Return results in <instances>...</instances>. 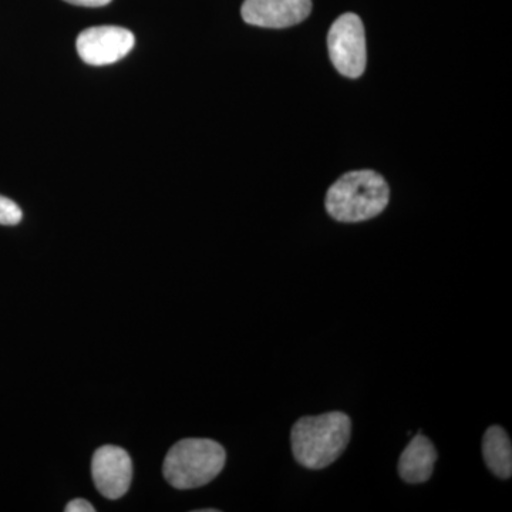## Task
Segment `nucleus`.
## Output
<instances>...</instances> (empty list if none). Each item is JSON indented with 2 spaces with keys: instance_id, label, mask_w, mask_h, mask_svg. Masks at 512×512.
<instances>
[{
  "instance_id": "1",
  "label": "nucleus",
  "mask_w": 512,
  "mask_h": 512,
  "mask_svg": "<svg viewBox=\"0 0 512 512\" xmlns=\"http://www.w3.org/2000/svg\"><path fill=\"white\" fill-rule=\"evenodd\" d=\"M350 436L352 421L348 414L330 412L302 417L291 431L293 457L302 467L322 470L342 456Z\"/></svg>"
},
{
  "instance_id": "2",
  "label": "nucleus",
  "mask_w": 512,
  "mask_h": 512,
  "mask_svg": "<svg viewBox=\"0 0 512 512\" xmlns=\"http://www.w3.org/2000/svg\"><path fill=\"white\" fill-rule=\"evenodd\" d=\"M390 188L375 171H352L340 177L326 194V211L339 222H362L382 214Z\"/></svg>"
},
{
  "instance_id": "3",
  "label": "nucleus",
  "mask_w": 512,
  "mask_h": 512,
  "mask_svg": "<svg viewBox=\"0 0 512 512\" xmlns=\"http://www.w3.org/2000/svg\"><path fill=\"white\" fill-rule=\"evenodd\" d=\"M227 454L224 447L210 439L178 441L165 456L163 473L177 490L204 487L220 476Z\"/></svg>"
},
{
  "instance_id": "4",
  "label": "nucleus",
  "mask_w": 512,
  "mask_h": 512,
  "mask_svg": "<svg viewBox=\"0 0 512 512\" xmlns=\"http://www.w3.org/2000/svg\"><path fill=\"white\" fill-rule=\"evenodd\" d=\"M328 49L333 66L343 76L357 79L366 69V33L362 19L355 13L340 16L328 35Z\"/></svg>"
},
{
  "instance_id": "5",
  "label": "nucleus",
  "mask_w": 512,
  "mask_h": 512,
  "mask_svg": "<svg viewBox=\"0 0 512 512\" xmlns=\"http://www.w3.org/2000/svg\"><path fill=\"white\" fill-rule=\"evenodd\" d=\"M136 39L130 30L119 26H96L83 30L77 37V53L84 63L106 66L126 57Z\"/></svg>"
},
{
  "instance_id": "6",
  "label": "nucleus",
  "mask_w": 512,
  "mask_h": 512,
  "mask_svg": "<svg viewBox=\"0 0 512 512\" xmlns=\"http://www.w3.org/2000/svg\"><path fill=\"white\" fill-rule=\"evenodd\" d=\"M92 477L97 490L109 500L123 497L133 478V463L126 450L104 446L94 453Z\"/></svg>"
},
{
  "instance_id": "7",
  "label": "nucleus",
  "mask_w": 512,
  "mask_h": 512,
  "mask_svg": "<svg viewBox=\"0 0 512 512\" xmlns=\"http://www.w3.org/2000/svg\"><path fill=\"white\" fill-rule=\"evenodd\" d=\"M312 12V0H245L242 19L258 28L285 29L299 25Z\"/></svg>"
},
{
  "instance_id": "8",
  "label": "nucleus",
  "mask_w": 512,
  "mask_h": 512,
  "mask_svg": "<svg viewBox=\"0 0 512 512\" xmlns=\"http://www.w3.org/2000/svg\"><path fill=\"white\" fill-rule=\"evenodd\" d=\"M439 454L430 439L419 433L404 448L399 460V474L409 484L426 483L433 476Z\"/></svg>"
},
{
  "instance_id": "9",
  "label": "nucleus",
  "mask_w": 512,
  "mask_h": 512,
  "mask_svg": "<svg viewBox=\"0 0 512 512\" xmlns=\"http://www.w3.org/2000/svg\"><path fill=\"white\" fill-rule=\"evenodd\" d=\"M483 457L491 473L508 480L512 474V446L507 431L491 426L483 437Z\"/></svg>"
},
{
  "instance_id": "10",
  "label": "nucleus",
  "mask_w": 512,
  "mask_h": 512,
  "mask_svg": "<svg viewBox=\"0 0 512 512\" xmlns=\"http://www.w3.org/2000/svg\"><path fill=\"white\" fill-rule=\"evenodd\" d=\"M23 212L15 201L0 195V225H18Z\"/></svg>"
},
{
  "instance_id": "11",
  "label": "nucleus",
  "mask_w": 512,
  "mask_h": 512,
  "mask_svg": "<svg viewBox=\"0 0 512 512\" xmlns=\"http://www.w3.org/2000/svg\"><path fill=\"white\" fill-rule=\"evenodd\" d=\"M66 512H94L96 508L93 507L89 501L83 500V498H76V500L70 501L67 507L64 508Z\"/></svg>"
},
{
  "instance_id": "12",
  "label": "nucleus",
  "mask_w": 512,
  "mask_h": 512,
  "mask_svg": "<svg viewBox=\"0 0 512 512\" xmlns=\"http://www.w3.org/2000/svg\"><path fill=\"white\" fill-rule=\"evenodd\" d=\"M64 2L72 3L76 6H84V8H100V6L109 5L111 0H64Z\"/></svg>"
}]
</instances>
